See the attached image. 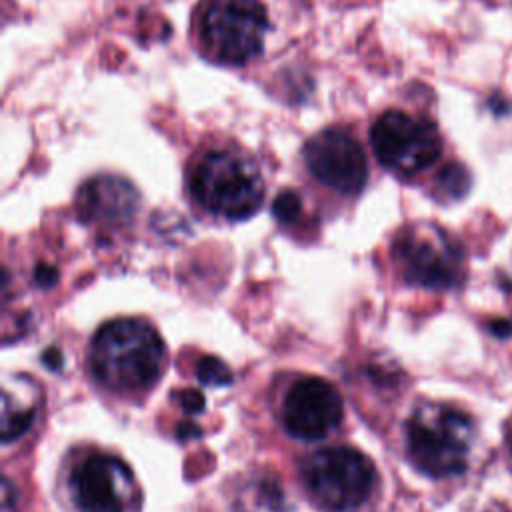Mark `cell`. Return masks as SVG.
I'll list each match as a JSON object with an SVG mask.
<instances>
[{"instance_id":"1","label":"cell","mask_w":512,"mask_h":512,"mask_svg":"<svg viewBox=\"0 0 512 512\" xmlns=\"http://www.w3.org/2000/svg\"><path fill=\"white\" fill-rule=\"evenodd\" d=\"M166 348L158 332L142 320L106 322L92 340L90 360L96 378L116 392L144 390L162 372Z\"/></svg>"},{"instance_id":"2","label":"cell","mask_w":512,"mask_h":512,"mask_svg":"<svg viewBox=\"0 0 512 512\" xmlns=\"http://www.w3.org/2000/svg\"><path fill=\"white\" fill-rule=\"evenodd\" d=\"M190 188L208 212L246 220L264 200V182L250 156L236 148H210L194 164Z\"/></svg>"},{"instance_id":"3","label":"cell","mask_w":512,"mask_h":512,"mask_svg":"<svg viewBox=\"0 0 512 512\" xmlns=\"http://www.w3.org/2000/svg\"><path fill=\"white\" fill-rule=\"evenodd\" d=\"M268 28L260 0H206L198 16V38L206 56L228 66L260 56Z\"/></svg>"},{"instance_id":"4","label":"cell","mask_w":512,"mask_h":512,"mask_svg":"<svg viewBox=\"0 0 512 512\" xmlns=\"http://www.w3.org/2000/svg\"><path fill=\"white\" fill-rule=\"evenodd\" d=\"M406 440L418 470L430 476L462 474L468 464L472 422L460 410L428 404L408 420Z\"/></svg>"},{"instance_id":"5","label":"cell","mask_w":512,"mask_h":512,"mask_svg":"<svg viewBox=\"0 0 512 512\" xmlns=\"http://www.w3.org/2000/svg\"><path fill=\"white\" fill-rule=\"evenodd\" d=\"M302 474L316 502L334 512L364 504L376 480L370 458L350 446H330L314 452Z\"/></svg>"},{"instance_id":"6","label":"cell","mask_w":512,"mask_h":512,"mask_svg":"<svg viewBox=\"0 0 512 512\" xmlns=\"http://www.w3.org/2000/svg\"><path fill=\"white\" fill-rule=\"evenodd\" d=\"M370 144L378 162L402 176L432 166L442 154L436 124L404 110L380 114L370 128Z\"/></svg>"},{"instance_id":"7","label":"cell","mask_w":512,"mask_h":512,"mask_svg":"<svg viewBox=\"0 0 512 512\" xmlns=\"http://www.w3.org/2000/svg\"><path fill=\"white\" fill-rule=\"evenodd\" d=\"M394 256L412 284L442 288L458 280L460 250L436 226L418 224L404 230L394 244Z\"/></svg>"},{"instance_id":"8","label":"cell","mask_w":512,"mask_h":512,"mask_svg":"<svg viewBox=\"0 0 512 512\" xmlns=\"http://www.w3.org/2000/svg\"><path fill=\"white\" fill-rule=\"evenodd\" d=\"M310 174L340 194H358L368 180V162L362 144L342 128H326L304 146Z\"/></svg>"},{"instance_id":"9","label":"cell","mask_w":512,"mask_h":512,"mask_svg":"<svg viewBox=\"0 0 512 512\" xmlns=\"http://www.w3.org/2000/svg\"><path fill=\"white\" fill-rule=\"evenodd\" d=\"M70 490L84 512H124L134 498V476L120 458L90 454L74 468Z\"/></svg>"},{"instance_id":"10","label":"cell","mask_w":512,"mask_h":512,"mask_svg":"<svg viewBox=\"0 0 512 512\" xmlns=\"http://www.w3.org/2000/svg\"><path fill=\"white\" fill-rule=\"evenodd\" d=\"M344 404L338 390L316 376L296 380L284 398V426L300 440H320L342 420Z\"/></svg>"},{"instance_id":"11","label":"cell","mask_w":512,"mask_h":512,"mask_svg":"<svg viewBox=\"0 0 512 512\" xmlns=\"http://www.w3.org/2000/svg\"><path fill=\"white\" fill-rule=\"evenodd\" d=\"M140 206L138 190L120 176L100 174L86 180L76 194V210L84 222L126 226Z\"/></svg>"},{"instance_id":"12","label":"cell","mask_w":512,"mask_h":512,"mask_svg":"<svg viewBox=\"0 0 512 512\" xmlns=\"http://www.w3.org/2000/svg\"><path fill=\"white\" fill-rule=\"evenodd\" d=\"M34 410L20 408L18 404L12 406L10 400L4 396V416H2V440L8 444L20 438L32 424Z\"/></svg>"},{"instance_id":"13","label":"cell","mask_w":512,"mask_h":512,"mask_svg":"<svg viewBox=\"0 0 512 512\" xmlns=\"http://www.w3.org/2000/svg\"><path fill=\"white\" fill-rule=\"evenodd\" d=\"M438 188L450 196V198H462L468 188H470V174L462 164H446L440 172H438Z\"/></svg>"},{"instance_id":"14","label":"cell","mask_w":512,"mask_h":512,"mask_svg":"<svg viewBox=\"0 0 512 512\" xmlns=\"http://www.w3.org/2000/svg\"><path fill=\"white\" fill-rule=\"evenodd\" d=\"M196 376L206 386H228L232 382V372L226 362L216 356H204L196 364Z\"/></svg>"},{"instance_id":"15","label":"cell","mask_w":512,"mask_h":512,"mask_svg":"<svg viewBox=\"0 0 512 512\" xmlns=\"http://www.w3.org/2000/svg\"><path fill=\"white\" fill-rule=\"evenodd\" d=\"M272 212L278 222H294L302 212V198L294 190H282L272 202Z\"/></svg>"},{"instance_id":"16","label":"cell","mask_w":512,"mask_h":512,"mask_svg":"<svg viewBox=\"0 0 512 512\" xmlns=\"http://www.w3.org/2000/svg\"><path fill=\"white\" fill-rule=\"evenodd\" d=\"M178 402L188 414H198L204 410V396L198 390H180Z\"/></svg>"},{"instance_id":"17","label":"cell","mask_w":512,"mask_h":512,"mask_svg":"<svg viewBox=\"0 0 512 512\" xmlns=\"http://www.w3.org/2000/svg\"><path fill=\"white\" fill-rule=\"evenodd\" d=\"M36 282L40 284V286H52L54 282H56V278H58V272L52 268V266H46V264H40L38 268H36Z\"/></svg>"},{"instance_id":"18","label":"cell","mask_w":512,"mask_h":512,"mask_svg":"<svg viewBox=\"0 0 512 512\" xmlns=\"http://www.w3.org/2000/svg\"><path fill=\"white\" fill-rule=\"evenodd\" d=\"M42 360H44V364L48 366V368H58L60 366V360H62V356H60V352L56 350V348H50V350H46L44 354H42Z\"/></svg>"},{"instance_id":"19","label":"cell","mask_w":512,"mask_h":512,"mask_svg":"<svg viewBox=\"0 0 512 512\" xmlns=\"http://www.w3.org/2000/svg\"><path fill=\"white\" fill-rule=\"evenodd\" d=\"M492 332L504 336V334H510V324L508 322H494L492 324Z\"/></svg>"}]
</instances>
